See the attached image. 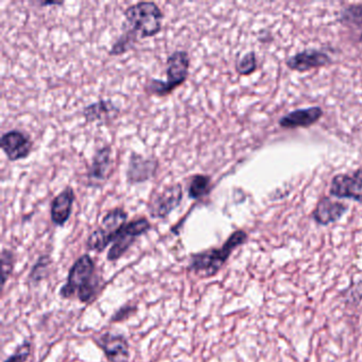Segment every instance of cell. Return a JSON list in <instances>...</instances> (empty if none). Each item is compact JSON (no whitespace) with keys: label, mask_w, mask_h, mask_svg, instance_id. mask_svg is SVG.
<instances>
[{"label":"cell","mask_w":362,"mask_h":362,"mask_svg":"<svg viewBox=\"0 0 362 362\" xmlns=\"http://www.w3.org/2000/svg\"><path fill=\"white\" fill-rule=\"evenodd\" d=\"M50 264H52V260H50L49 256H41L31 271L30 281H33V283H39L42 279H45Z\"/></svg>","instance_id":"7402d4cb"},{"label":"cell","mask_w":362,"mask_h":362,"mask_svg":"<svg viewBox=\"0 0 362 362\" xmlns=\"http://www.w3.org/2000/svg\"><path fill=\"white\" fill-rule=\"evenodd\" d=\"M119 113V107L111 100H100L84 107L83 116L88 122H105L115 118Z\"/></svg>","instance_id":"2e32d148"},{"label":"cell","mask_w":362,"mask_h":362,"mask_svg":"<svg viewBox=\"0 0 362 362\" xmlns=\"http://www.w3.org/2000/svg\"><path fill=\"white\" fill-rule=\"evenodd\" d=\"M0 147L10 162H16L30 156L33 143L26 133L20 130H11L1 136Z\"/></svg>","instance_id":"52a82bcc"},{"label":"cell","mask_w":362,"mask_h":362,"mask_svg":"<svg viewBox=\"0 0 362 362\" xmlns=\"http://www.w3.org/2000/svg\"><path fill=\"white\" fill-rule=\"evenodd\" d=\"M330 194L339 199H351L362 203V169L349 175H338L332 179Z\"/></svg>","instance_id":"ba28073f"},{"label":"cell","mask_w":362,"mask_h":362,"mask_svg":"<svg viewBox=\"0 0 362 362\" xmlns=\"http://www.w3.org/2000/svg\"><path fill=\"white\" fill-rule=\"evenodd\" d=\"M135 309L136 308H135L134 306L122 307V308H120L119 310H118L117 313L113 315V317H112V321L117 322L126 319V317H129L131 313H134Z\"/></svg>","instance_id":"d4e9b609"},{"label":"cell","mask_w":362,"mask_h":362,"mask_svg":"<svg viewBox=\"0 0 362 362\" xmlns=\"http://www.w3.org/2000/svg\"><path fill=\"white\" fill-rule=\"evenodd\" d=\"M75 199V192L73 188L71 186H67L52 200V206H50V216H52V221L56 226H63L69 221L71 211H73Z\"/></svg>","instance_id":"4fadbf2b"},{"label":"cell","mask_w":362,"mask_h":362,"mask_svg":"<svg viewBox=\"0 0 362 362\" xmlns=\"http://www.w3.org/2000/svg\"><path fill=\"white\" fill-rule=\"evenodd\" d=\"M1 268H3V286L6 285L8 277L14 268V255L9 250H4L1 253Z\"/></svg>","instance_id":"603a6c76"},{"label":"cell","mask_w":362,"mask_h":362,"mask_svg":"<svg viewBox=\"0 0 362 362\" xmlns=\"http://www.w3.org/2000/svg\"><path fill=\"white\" fill-rule=\"evenodd\" d=\"M322 116H323V111L319 107L296 110V111L291 112L281 117L279 124L285 129H296L300 128V127L308 128L319 122Z\"/></svg>","instance_id":"9a60e30c"},{"label":"cell","mask_w":362,"mask_h":362,"mask_svg":"<svg viewBox=\"0 0 362 362\" xmlns=\"http://www.w3.org/2000/svg\"><path fill=\"white\" fill-rule=\"evenodd\" d=\"M332 60L325 52L320 50H305L288 59L287 66L292 71H307L330 64Z\"/></svg>","instance_id":"7c38bea8"},{"label":"cell","mask_w":362,"mask_h":362,"mask_svg":"<svg viewBox=\"0 0 362 362\" xmlns=\"http://www.w3.org/2000/svg\"><path fill=\"white\" fill-rule=\"evenodd\" d=\"M100 288V279L96 274L94 260L88 254H84L76 260L69 270L66 283L60 289L63 298L77 296L81 303L94 300Z\"/></svg>","instance_id":"6da1fadb"},{"label":"cell","mask_w":362,"mask_h":362,"mask_svg":"<svg viewBox=\"0 0 362 362\" xmlns=\"http://www.w3.org/2000/svg\"><path fill=\"white\" fill-rule=\"evenodd\" d=\"M127 220H128V213L122 207L112 209L103 217L101 228L107 234L110 243H114L116 235L128 223Z\"/></svg>","instance_id":"e0dca14e"},{"label":"cell","mask_w":362,"mask_h":362,"mask_svg":"<svg viewBox=\"0 0 362 362\" xmlns=\"http://www.w3.org/2000/svg\"><path fill=\"white\" fill-rule=\"evenodd\" d=\"M151 230V223L147 218H139L127 223L116 235L113 245L107 253V260L116 262L119 259L141 235Z\"/></svg>","instance_id":"5b68a950"},{"label":"cell","mask_w":362,"mask_h":362,"mask_svg":"<svg viewBox=\"0 0 362 362\" xmlns=\"http://www.w3.org/2000/svg\"><path fill=\"white\" fill-rule=\"evenodd\" d=\"M257 62H256V56L254 52H249L245 54L243 58L238 59L236 62V71L239 75L249 76L256 71Z\"/></svg>","instance_id":"44dd1931"},{"label":"cell","mask_w":362,"mask_h":362,"mask_svg":"<svg viewBox=\"0 0 362 362\" xmlns=\"http://www.w3.org/2000/svg\"><path fill=\"white\" fill-rule=\"evenodd\" d=\"M347 209L349 206L344 203L334 202L328 197H324L319 201L315 211H313V218L320 226H328L341 219Z\"/></svg>","instance_id":"5bb4252c"},{"label":"cell","mask_w":362,"mask_h":362,"mask_svg":"<svg viewBox=\"0 0 362 362\" xmlns=\"http://www.w3.org/2000/svg\"><path fill=\"white\" fill-rule=\"evenodd\" d=\"M112 147L105 146L97 150L88 169V185L101 186L109 180L112 170Z\"/></svg>","instance_id":"8fae6325"},{"label":"cell","mask_w":362,"mask_h":362,"mask_svg":"<svg viewBox=\"0 0 362 362\" xmlns=\"http://www.w3.org/2000/svg\"><path fill=\"white\" fill-rule=\"evenodd\" d=\"M31 353V343L25 341L22 345L18 347L16 353L10 356L5 362H26Z\"/></svg>","instance_id":"cb8c5ba5"},{"label":"cell","mask_w":362,"mask_h":362,"mask_svg":"<svg viewBox=\"0 0 362 362\" xmlns=\"http://www.w3.org/2000/svg\"><path fill=\"white\" fill-rule=\"evenodd\" d=\"M137 37H139V35L136 33L127 29L124 35L112 46L109 52L110 56H122V54H126L127 52L132 49L135 43H136Z\"/></svg>","instance_id":"ffe728a7"},{"label":"cell","mask_w":362,"mask_h":362,"mask_svg":"<svg viewBox=\"0 0 362 362\" xmlns=\"http://www.w3.org/2000/svg\"><path fill=\"white\" fill-rule=\"evenodd\" d=\"M183 200V187L181 184L167 186L158 194H152L148 209L154 219H165L168 217Z\"/></svg>","instance_id":"8992f818"},{"label":"cell","mask_w":362,"mask_h":362,"mask_svg":"<svg viewBox=\"0 0 362 362\" xmlns=\"http://www.w3.org/2000/svg\"><path fill=\"white\" fill-rule=\"evenodd\" d=\"M124 18L129 30L136 33L141 39H147L162 30L164 14L156 4L141 1L129 7L124 11Z\"/></svg>","instance_id":"3957f363"},{"label":"cell","mask_w":362,"mask_h":362,"mask_svg":"<svg viewBox=\"0 0 362 362\" xmlns=\"http://www.w3.org/2000/svg\"><path fill=\"white\" fill-rule=\"evenodd\" d=\"M95 342L103 349L110 362H129L130 351L126 337L107 332L95 338Z\"/></svg>","instance_id":"30bf717a"},{"label":"cell","mask_w":362,"mask_h":362,"mask_svg":"<svg viewBox=\"0 0 362 362\" xmlns=\"http://www.w3.org/2000/svg\"><path fill=\"white\" fill-rule=\"evenodd\" d=\"M211 189V177L209 175H196L190 180L188 185V197L194 200L207 196Z\"/></svg>","instance_id":"d6986e66"},{"label":"cell","mask_w":362,"mask_h":362,"mask_svg":"<svg viewBox=\"0 0 362 362\" xmlns=\"http://www.w3.org/2000/svg\"><path fill=\"white\" fill-rule=\"evenodd\" d=\"M189 56L184 50H177L168 57L166 67V81L152 79L146 86V92L150 95L164 97L171 94L181 86L189 75Z\"/></svg>","instance_id":"277c9868"},{"label":"cell","mask_w":362,"mask_h":362,"mask_svg":"<svg viewBox=\"0 0 362 362\" xmlns=\"http://www.w3.org/2000/svg\"><path fill=\"white\" fill-rule=\"evenodd\" d=\"M247 238L249 237L245 230H235L219 249L206 250V251L194 254L190 259L188 270L198 273L204 277L214 276L221 270L234 250L245 245Z\"/></svg>","instance_id":"7a4b0ae2"},{"label":"cell","mask_w":362,"mask_h":362,"mask_svg":"<svg viewBox=\"0 0 362 362\" xmlns=\"http://www.w3.org/2000/svg\"><path fill=\"white\" fill-rule=\"evenodd\" d=\"M42 6H62L63 3L61 1H45V3H41Z\"/></svg>","instance_id":"484cf974"},{"label":"cell","mask_w":362,"mask_h":362,"mask_svg":"<svg viewBox=\"0 0 362 362\" xmlns=\"http://www.w3.org/2000/svg\"><path fill=\"white\" fill-rule=\"evenodd\" d=\"M340 22L357 33L358 40L362 42V4L344 8L341 12Z\"/></svg>","instance_id":"ac0fdd59"},{"label":"cell","mask_w":362,"mask_h":362,"mask_svg":"<svg viewBox=\"0 0 362 362\" xmlns=\"http://www.w3.org/2000/svg\"><path fill=\"white\" fill-rule=\"evenodd\" d=\"M158 166L160 164L156 158H145L141 154L132 153L127 171V182L130 185H135L149 181L156 175Z\"/></svg>","instance_id":"9c48e42d"}]
</instances>
